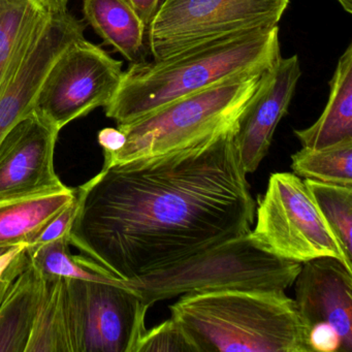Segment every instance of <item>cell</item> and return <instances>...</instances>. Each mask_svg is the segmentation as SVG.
<instances>
[{
    "label": "cell",
    "instance_id": "obj_23",
    "mask_svg": "<svg viewBox=\"0 0 352 352\" xmlns=\"http://www.w3.org/2000/svg\"><path fill=\"white\" fill-rule=\"evenodd\" d=\"M309 345L312 352H341L342 338L327 322H318L309 331Z\"/></svg>",
    "mask_w": 352,
    "mask_h": 352
},
{
    "label": "cell",
    "instance_id": "obj_26",
    "mask_svg": "<svg viewBox=\"0 0 352 352\" xmlns=\"http://www.w3.org/2000/svg\"><path fill=\"white\" fill-rule=\"evenodd\" d=\"M344 11L348 14H352V0H337Z\"/></svg>",
    "mask_w": 352,
    "mask_h": 352
},
{
    "label": "cell",
    "instance_id": "obj_13",
    "mask_svg": "<svg viewBox=\"0 0 352 352\" xmlns=\"http://www.w3.org/2000/svg\"><path fill=\"white\" fill-rule=\"evenodd\" d=\"M52 14L38 0H0V89L19 69Z\"/></svg>",
    "mask_w": 352,
    "mask_h": 352
},
{
    "label": "cell",
    "instance_id": "obj_5",
    "mask_svg": "<svg viewBox=\"0 0 352 352\" xmlns=\"http://www.w3.org/2000/svg\"><path fill=\"white\" fill-rule=\"evenodd\" d=\"M263 73L226 80L118 125L126 142L116 153L104 155V168L162 155L236 129Z\"/></svg>",
    "mask_w": 352,
    "mask_h": 352
},
{
    "label": "cell",
    "instance_id": "obj_18",
    "mask_svg": "<svg viewBox=\"0 0 352 352\" xmlns=\"http://www.w3.org/2000/svg\"><path fill=\"white\" fill-rule=\"evenodd\" d=\"M44 278V292L26 352H71L65 278Z\"/></svg>",
    "mask_w": 352,
    "mask_h": 352
},
{
    "label": "cell",
    "instance_id": "obj_25",
    "mask_svg": "<svg viewBox=\"0 0 352 352\" xmlns=\"http://www.w3.org/2000/svg\"><path fill=\"white\" fill-rule=\"evenodd\" d=\"M146 26L149 25L154 14L157 11L160 0H129Z\"/></svg>",
    "mask_w": 352,
    "mask_h": 352
},
{
    "label": "cell",
    "instance_id": "obj_21",
    "mask_svg": "<svg viewBox=\"0 0 352 352\" xmlns=\"http://www.w3.org/2000/svg\"><path fill=\"white\" fill-rule=\"evenodd\" d=\"M197 352L183 327L170 317L151 329H146L137 352Z\"/></svg>",
    "mask_w": 352,
    "mask_h": 352
},
{
    "label": "cell",
    "instance_id": "obj_9",
    "mask_svg": "<svg viewBox=\"0 0 352 352\" xmlns=\"http://www.w3.org/2000/svg\"><path fill=\"white\" fill-rule=\"evenodd\" d=\"M122 61L85 38L72 43L47 74L34 111L61 131L76 119L106 107L122 79Z\"/></svg>",
    "mask_w": 352,
    "mask_h": 352
},
{
    "label": "cell",
    "instance_id": "obj_10",
    "mask_svg": "<svg viewBox=\"0 0 352 352\" xmlns=\"http://www.w3.org/2000/svg\"><path fill=\"white\" fill-rule=\"evenodd\" d=\"M59 131L32 110L0 143V203L65 188L54 168Z\"/></svg>",
    "mask_w": 352,
    "mask_h": 352
},
{
    "label": "cell",
    "instance_id": "obj_17",
    "mask_svg": "<svg viewBox=\"0 0 352 352\" xmlns=\"http://www.w3.org/2000/svg\"><path fill=\"white\" fill-rule=\"evenodd\" d=\"M43 292L44 278L30 263L0 302V352H26Z\"/></svg>",
    "mask_w": 352,
    "mask_h": 352
},
{
    "label": "cell",
    "instance_id": "obj_1",
    "mask_svg": "<svg viewBox=\"0 0 352 352\" xmlns=\"http://www.w3.org/2000/svg\"><path fill=\"white\" fill-rule=\"evenodd\" d=\"M236 129L102 168L76 189L69 244L96 271L131 281L250 232L256 201Z\"/></svg>",
    "mask_w": 352,
    "mask_h": 352
},
{
    "label": "cell",
    "instance_id": "obj_14",
    "mask_svg": "<svg viewBox=\"0 0 352 352\" xmlns=\"http://www.w3.org/2000/svg\"><path fill=\"white\" fill-rule=\"evenodd\" d=\"M294 135L302 147L310 149H324L352 141V44L338 61L322 114L308 129L294 131Z\"/></svg>",
    "mask_w": 352,
    "mask_h": 352
},
{
    "label": "cell",
    "instance_id": "obj_2",
    "mask_svg": "<svg viewBox=\"0 0 352 352\" xmlns=\"http://www.w3.org/2000/svg\"><path fill=\"white\" fill-rule=\"evenodd\" d=\"M281 57L279 26L203 45L162 60L131 63L104 107L126 124L226 80L263 73Z\"/></svg>",
    "mask_w": 352,
    "mask_h": 352
},
{
    "label": "cell",
    "instance_id": "obj_3",
    "mask_svg": "<svg viewBox=\"0 0 352 352\" xmlns=\"http://www.w3.org/2000/svg\"><path fill=\"white\" fill-rule=\"evenodd\" d=\"M197 352H312L296 300L281 290H221L170 306Z\"/></svg>",
    "mask_w": 352,
    "mask_h": 352
},
{
    "label": "cell",
    "instance_id": "obj_8",
    "mask_svg": "<svg viewBox=\"0 0 352 352\" xmlns=\"http://www.w3.org/2000/svg\"><path fill=\"white\" fill-rule=\"evenodd\" d=\"M65 278L71 352H137L149 307L122 280Z\"/></svg>",
    "mask_w": 352,
    "mask_h": 352
},
{
    "label": "cell",
    "instance_id": "obj_27",
    "mask_svg": "<svg viewBox=\"0 0 352 352\" xmlns=\"http://www.w3.org/2000/svg\"><path fill=\"white\" fill-rule=\"evenodd\" d=\"M21 246V245H20ZM17 246L14 247H0V256H3L6 253L10 252V251L13 250L14 248Z\"/></svg>",
    "mask_w": 352,
    "mask_h": 352
},
{
    "label": "cell",
    "instance_id": "obj_15",
    "mask_svg": "<svg viewBox=\"0 0 352 352\" xmlns=\"http://www.w3.org/2000/svg\"><path fill=\"white\" fill-rule=\"evenodd\" d=\"M76 199V189L38 193L0 203V247L28 245Z\"/></svg>",
    "mask_w": 352,
    "mask_h": 352
},
{
    "label": "cell",
    "instance_id": "obj_20",
    "mask_svg": "<svg viewBox=\"0 0 352 352\" xmlns=\"http://www.w3.org/2000/svg\"><path fill=\"white\" fill-rule=\"evenodd\" d=\"M317 208L352 259V186L305 179Z\"/></svg>",
    "mask_w": 352,
    "mask_h": 352
},
{
    "label": "cell",
    "instance_id": "obj_6",
    "mask_svg": "<svg viewBox=\"0 0 352 352\" xmlns=\"http://www.w3.org/2000/svg\"><path fill=\"white\" fill-rule=\"evenodd\" d=\"M290 0H164L148 25L153 60L276 28Z\"/></svg>",
    "mask_w": 352,
    "mask_h": 352
},
{
    "label": "cell",
    "instance_id": "obj_11",
    "mask_svg": "<svg viewBox=\"0 0 352 352\" xmlns=\"http://www.w3.org/2000/svg\"><path fill=\"white\" fill-rule=\"evenodd\" d=\"M302 77L298 55L280 57L261 76L256 91L239 120L234 142L247 174L256 172L269 153L274 133L287 114Z\"/></svg>",
    "mask_w": 352,
    "mask_h": 352
},
{
    "label": "cell",
    "instance_id": "obj_24",
    "mask_svg": "<svg viewBox=\"0 0 352 352\" xmlns=\"http://www.w3.org/2000/svg\"><path fill=\"white\" fill-rule=\"evenodd\" d=\"M98 144L104 149V155L114 154L122 149L126 142L124 133L119 129L107 127L102 129L98 135Z\"/></svg>",
    "mask_w": 352,
    "mask_h": 352
},
{
    "label": "cell",
    "instance_id": "obj_4",
    "mask_svg": "<svg viewBox=\"0 0 352 352\" xmlns=\"http://www.w3.org/2000/svg\"><path fill=\"white\" fill-rule=\"evenodd\" d=\"M302 263L276 256L250 232L131 281L144 304L221 290H281L294 285Z\"/></svg>",
    "mask_w": 352,
    "mask_h": 352
},
{
    "label": "cell",
    "instance_id": "obj_12",
    "mask_svg": "<svg viewBox=\"0 0 352 352\" xmlns=\"http://www.w3.org/2000/svg\"><path fill=\"white\" fill-rule=\"evenodd\" d=\"M296 302L309 329L333 325L342 338L341 352L352 351V272L333 257L302 263L296 276Z\"/></svg>",
    "mask_w": 352,
    "mask_h": 352
},
{
    "label": "cell",
    "instance_id": "obj_19",
    "mask_svg": "<svg viewBox=\"0 0 352 352\" xmlns=\"http://www.w3.org/2000/svg\"><path fill=\"white\" fill-rule=\"evenodd\" d=\"M292 170L302 178L352 186V141L324 149L302 147L292 155Z\"/></svg>",
    "mask_w": 352,
    "mask_h": 352
},
{
    "label": "cell",
    "instance_id": "obj_22",
    "mask_svg": "<svg viewBox=\"0 0 352 352\" xmlns=\"http://www.w3.org/2000/svg\"><path fill=\"white\" fill-rule=\"evenodd\" d=\"M77 211L78 199L77 192H76V199H74L73 203L69 204L60 213L57 214L28 246H40V245L47 244L69 236V230L77 215Z\"/></svg>",
    "mask_w": 352,
    "mask_h": 352
},
{
    "label": "cell",
    "instance_id": "obj_16",
    "mask_svg": "<svg viewBox=\"0 0 352 352\" xmlns=\"http://www.w3.org/2000/svg\"><path fill=\"white\" fill-rule=\"evenodd\" d=\"M86 21L109 46L131 63L143 59L147 26L129 0H84Z\"/></svg>",
    "mask_w": 352,
    "mask_h": 352
},
{
    "label": "cell",
    "instance_id": "obj_7",
    "mask_svg": "<svg viewBox=\"0 0 352 352\" xmlns=\"http://www.w3.org/2000/svg\"><path fill=\"white\" fill-rule=\"evenodd\" d=\"M255 220L251 236L276 256L300 263L333 257L352 272V259L300 177L292 173L271 175L267 191L257 203Z\"/></svg>",
    "mask_w": 352,
    "mask_h": 352
}]
</instances>
